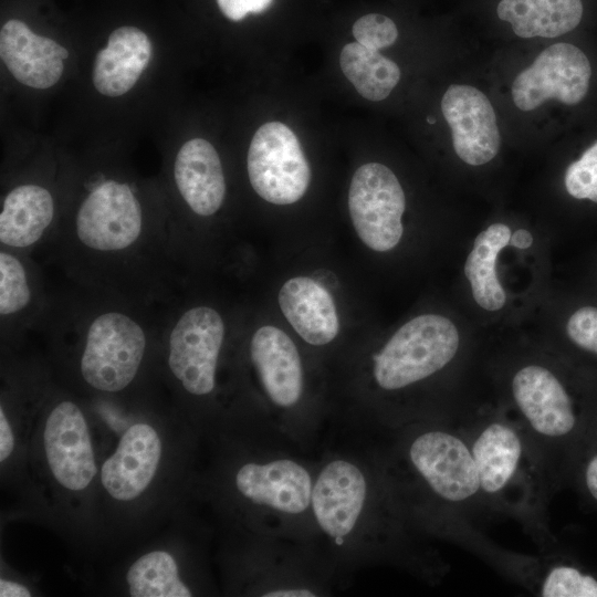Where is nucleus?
<instances>
[{
  "instance_id": "nucleus-17",
  "label": "nucleus",
  "mask_w": 597,
  "mask_h": 597,
  "mask_svg": "<svg viewBox=\"0 0 597 597\" xmlns=\"http://www.w3.org/2000/svg\"><path fill=\"white\" fill-rule=\"evenodd\" d=\"M250 354L270 400L281 408H291L303 392V368L293 341L280 328L260 327L251 339Z\"/></svg>"
},
{
  "instance_id": "nucleus-35",
  "label": "nucleus",
  "mask_w": 597,
  "mask_h": 597,
  "mask_svg": "<svg viewBox=\"0 0 597 597\" xmlns=\"http://www.w3.org/2000/svg\"><path fill=\"white\" fill-rule=\"evenodd\" d=\"M0 596L1 597H30V590L18 583L9 582L6 579L0 580Z\"/></svg>"
},
{
  "instance_id": "nucleus-4",
  "label": "nucleus",
  "mask_w": 597,
  "mask_h": 597,
  "mask_svg": "<svg viewBox=\"0 0 597 597\" xmlns=\"http://www.w3.org/2000/svg\"><path fill=\"white\" fill-rule=\"evenodd\" d=\"M146 350V334L129 315L109 311L90 324L81 374L94 389L117 392L136 377Z\"/></svg>"
},
{
  "instance_id": "nucleus-27",
  "label": "nucleus",
  "mask_w": 597,
  "mask_h": 597,
  "mask_svg": "<svg viewBox=\"0 0 597 597\" xmlns=\"http://www.w3.org/2000/svg\"><path fill=\"white\" fill-rule=\"evenodd\" d=\"M31 301V289L21 261L6 252L0 253V314L2 317L19 313Z\"/></svg>"
},
{
  "instance_id": "nucleus-30",
  "label": "nucleus",
  "mask_w": 597,
  "mask_h": 597,
  "mask_svg": "<svg viewBox=\"0 0 597 597\" xmlns=\"http://www.w3.org/2000/svg\"><path fill=\"white\" fill-rule=\"evenodd\" d=\"M565 329L576 347L597 356V306L585 305L575 310Z\"/></svg>"
},
{
  "instance_id": "nucleus-21",
  "label": "nucleus",
  "mask_w": 597,
  "mask_h": 597,
  "mask_svg": "<svg viewBox=\"0 0 597 597\" xmlns=\"http://www.w3.org/2000/svg\"><path fill=\"white\" fill-rule=\"evenodd\" d=\"M54 217V200L42 186L27 184L4 198L0 213V241L12 248L35 244Z\"/></svg>"
},
{
  "instance_id": "nucleus-7",
  "label": "nucleus",
  "mask_w": 597,
  "mask_h": 597,
  "mask_svg": "<svg viewBox=\"0 0 597 597\" xmlns=\"http://www.w3.org/2000/svg\"><path fill=\"white\" fill-rule=\"evenodd\" d=\"M511 392L521 426L535 442L557 443L578 428L575 402L562 380L548 368L531 364L511 380Z\"/></svg>"
},
{
  "instance_id": "nucleus-8",
  "label": "nucleus",
  "mask_w": 597,
  "mask_h": 597,
  "mask_svg": "<svg viewBox=\"0 0 597 597\" xmlns=\"http://www.w3.org/2000/svg\"><path fill=\"white\" fill-rule=\"evenodd\" d=\"M224 338V323L212 307L187 310L169 334L168 365L184 389L207 396L216 387V371Z\"/></svg>"
},
{
  "instance_id": "nucleus-31",
  "label": "nucleus",
  "mask_w": 597,
  "mask_h": 597,
  "mask_svg": "<svg viewBox=\"0 0 597 597\" xmlns=\"http://www.w3.org/2000/svg\"><path fill=\"white\" fill-rule=\"evenodd\" d=\"M222 14L231 21H240L248 14L265 11L273 0H216Z\"/></svg>"
},
{
  "instance_id": "nucleus-13",
  "label": "nucleus",
  "mask_w": 597,
  "mask_h": 597,
  "mask_svg": "<svg viewBox=\"0 0 597 597\" xmlns=\"http://www.w3.org/2000/svg\"><path fill=\"white\" fill-rule=\"evenodd\" d=\"M368 499V482L352 461L335 459L318 473L311 507L320 528L329 537L343 540L355 530Z\"/></svg>"
},
{
  "instance_id": "nucleus-11",
  "label": "nucleus",
  "mask_w": 597,
  "mask_h": 597,
  "mask_svg": "<svg viewBox=\"0 0 597 597\" xmlns=\"http://www.w3.org/2000/svg\"><path fill=\"white\" fill-rule=\"evenodd\" d=\"M44 451L52 475L71 491L84 490L97 473L90 431L72 401L57 404L46 418Z\"/></svg>"
},
{
  "instance_id": "nucleus-20",
  "label": "nucleus",
  "mask_w": 597,
  "mask_h": 597,
  "mask_svg": "<svg viewBox=\"0 0 597 597\" xmlns=\"http://www.w3.org/2000/svg\"><path fill=\"white\" fill-rule=\"evenodd\" d=\"M279 304L306 343L322 346L337 336L339 321L333 297L316 280L306 276L287 280L279 292Z\"/></svg>"
},
{
  "instance_id": "nucleus-3",
  "label": "nucleus",
  "mask_w": 597,
  "mask_h": 597,
  "mask_svg": "<svg viewBox=\"0 0 597 597\" xmlns=\"http://www.w3.org/2000/svg\"><path fill=\"white\" fill-rule=\"evenodd\" d=\"M407 455L413 471L439 500L467 506L480 496L476 465L462 431L431 428L409 442Z\"/></svg>"
},
{
  "instance_id": "nucleus-26",
  "label": "nucleus",
  "mask_w": 597,
  "mask_h": 597,
  "mask_svg": "<svg viewBox=\"0 0 597 597\" xmlns=\"http://www.w3.org/2000/svg\"><path fill=\"white\" fill-rule=\"evenodd\" d=\"M536 586L542 597H597V579L567 564L547 567Z\"/></svg>"
},
{
  "instance_id": "nucleus-28",
  "label": "nucleus",
  "mask_w": 597,
  "mask_h": 597,
  "mask_svg": "<svg viewBox=\"0 0 597 597\" xmlns=\"http://www.w3.org/2000/svg\"><path fill=\"white\" fill-rule=\"evenodd\" d=\"M564 182L573 198L597 203V142L567 167Z\"/></svg>"
},
{
  "instance_id": "nucleus-16",
  "label": "nucleus",
  "mask_w": 597,
  "mask_h": 597,
  "mask_svg": "<svg viewBox=\"0 0 597 597\" xmlns=\"http://www.w3.org/2000/svg\"><path fill=\"white\" fill-rule=\"evenodd\" d=\"M0 56L19 83L45 90L61 78L69 51L54 40L35 34L23 21L11 19L0 31Z\"/></svg>"
},
{
  "instance_id": "nucleus-23",
  "label": "nucleus",
  "mask_w": 597,
  "mask_h": 597,
  "mask_svg": "<svg viewBox=\"0 0 597 597\" xmlns=\"http://www.w3.org/2000/svg\"><path fill=\"white\" fill-rule=\"evenodd\" d=\"M510 240V228L503 223H493L476 235L465 260L464 274L470 282L473 298L490 312L501 310L506 301L496 276L495 262L498 254Z\"/></svg>"
},
{
  "instance_id": "nucleus-32",
  "label": "nucleus",
  "mask_w": 597,
  "mask_h": 597,
  "mask_svg": "<svg viewBox=\"0 0 597 597\" xmlns=\"http://www.w3.org/2000/svg\"><path fill=\"white\" fill-rule=\"evenodd\" d=\"M14 438L3 408H0V461L7 460L13 451Z\"/></svg>"
},
{
  "instance_id": "nucleus-18",
  "label": "nucleus",
  "mask_w": 597,
  "mask_h": 597,
  "mask_svg": "<svg viewBox=\"0 0 597 597\" xmlns=\"http://www.w3.org/2000/svg\"><path fill=\"white\" fill-rule=\"evenodd\" d=\"M176 186L197 214L216 213L226 196V180L219 155L203 138L186 142L177 153L174 165Z\"/></svg>"
},
{
  "instance_id": "nucleus-24",
  "label": "nucleus",
  "mask_w": 597,
  "mask_h": 597,
  "mask_svg": "<svg viewBox=\"0 0 597 597\" xmlns=\"http://www.w3.org/2000/svg\"><path fill=\"white\" fill-rule=\"evenodd\" d=\"M339 63L359 95L369 101L385 100L400 80L399 66L394 61L358 42L344 45Z\"/></svg>"
},
{
  "instance_id": "nucleus-14",
  "label": "nucleus",
  "mask_w": 597,
  "mask_h": 597,
  "mask_svg": "<svg viewBox=\"0 0 597 597\" xmlns=\"http://www.w3.org/2000/svg\"><path fill=\"white\" fill-rule=\"evenodd\" d=\"M234 482L243 498L276 512L296 515L311 506L312 476L305 467L291 459L244 463Z\"/></svg>"
},
{
  "instance_id": "nucleus-6",
  "label": "nucleus",
  "mask_w": 597,
  "mask_h": 597,
  "mask_svg": "<svg viewBox=\"0 0 597 597\" xmlns=\"http://www.w3.org/2000/svg\"><path fill=\"white\" fill-rule=\"evenodd\" d=\"M405 207L402 187L388 167L368 163L355 171L348 209L357 235L369 249L386 252L399 243Z\"/></svg>"
},
{
  "instance_id": "nucleus-34",
  "label": "nucleus",
  "mask_w": 597,
  "mask_h": 597,
  "mask_svg": "<svg viewBox=\"0 0 597 597\" xmlns=\"http://www.w3.org/2000/svg\"><path fill=\"white\" fill-rule=\"evenodd\" d=\"M263 597H314L316 593L305 587L272 588L262 594Z\"/></svg>"
},
{
  "instance_id": "nucleus-22",
  "label": "nucleus",
  "mask_w": 597,
  "mask_h": 597,
  "mask_svg": "<svg viewBox=\"0 0 597 597\" xmlns=\"http://www.w3.org/2000/svg\"><path fill=\"white\" fill-rule=\"evenodd\" d=\"M496 13L521 38H556L582 20V0H501Z\"/></svg>"
},
{
  "instance_id": "nucleus-33",
  "label": "nucleus",
  "mask_w": 597,
  "mask_h": 597,
  "mask_svg": "<svg viewBox=\"0 0 597 597\" xmlns=\"http://www.w3.org/2000/svg\"><path fill=\"white\" fill-rule=\"evenodd\" d=\"M585 489L590 498L597 502V452L586 461L583 472Z\"/></svg>"
},
{
  "instance_id": "nucleus-9",
  "label": "nucleus",
  "mask_w": 597,
  "mask_h": 597,
  "mask_svg": "<svg viewBox=\"0 0 597 597\" xmlns=\"http://www.w3.org/2000/svg\"><path fill=\"white\" fill-rule=\"evenodd\" d=\"M77 239L98 252H117L133 245L143 230V211L132 188L106 180L83 200L75 219Z\"/></svg>"
},
{
  "instance_id": "nucleus-1",
  "label": "nucleus",
  "mask_w": 597,
  "mask_h": 597,
  "mask_svg": "<svg viewBox=\"0 0 597 597\" xmlns=\"http://www.w3.org/2000/svg\"><path fill=\"white\" fill-rule=\"evenodd\" d=\"M462 432L476 465L481 500L534 512L542 496V467L521 423L495 418L472 422Z\"/></svg>"
},
{
  "instance_id": "nucleus-29",
  "label": "nucleus",
  "mask_w": 597,
  "mask_h": 597,
  "mask_svg": "<svg viewBox=\"0 0 597 597\" xmlns=\"http://www.w3.org/2000/svg\"><path fill=\"white\" fill-rule=\"evenodd\" d=\"M352 32L356 42L377 51L390 46L398 38L395 22L379 13H368L359 18L353 24Z\"/></svg>"
},
{
  "instance_id": "nucleus-10",
  "label": "nucleus",
  "mask_w": 597,
  "mask_h": 597,
  "mask_svg": "<svg viewBox=\"0 0 597 597\" xmlns=\"http://www.w3.org/2000/svg\"><path fill=\"white\" fill-rule=\"evenodd\" d=\"M590 75V63L580 49L555 43L515 77L512 98L524 112L537 108L549 98L576 105L587 94Z\"/></svg>"
},
{
  "instance_id": "nucleus-12",
  "label": "nucleus",
  "mask_w": 597,
  "mask_h": 597,
  "mask_svg": "<svg viewBox=\"0 0 597 597\" xmlns=\"http://www.w3.org/2000/svg\"><path fill=\"white\" fill-rule=\"evenodd\" d=\"M441 111L451 128L454 151L462 161L480 166L496 156L501 144L496 117L481 91L471 85H450L442 96Z\"/></svg>"
},
{
  "instance_id": "nucleus-25",
  "label": "nucleus",
  "mask_w": 597,
  "mask_h": 597,
  "mask_svg": "<svg viewBox=\"0 0 597 597\" xmlns=\"http://www.w3.org/2000/svg\"><path fill=\"white\" fill-rule=\"evenodd\" d=\"M133 597H189L191 590L179 577L172 555L165 551L149 552L129 567L126 575Z\"/></svg>"
},
{
  "instance_id": "nucleus-2",
  "label": "nucleus",
  "mask_w": 597,
  "mask_h": 597,
  "mask_svg": "<svg viewBox=\"0 0 597 597\" xmlns=\"http://www.w3.org/2000/svg\"><path fill=\"white\" fill-rule=\"evenodd\" d=\"M459 345L458 328L449 318L419 315L404 324L374 355L375 381L388 391L409 387L450 364Z\"/></svg>"
},
{
  "instance_id": "nucleus-36",
  "label": "nucleus",
  "mask_w": 597,
  "mask_h": 597,
  "mask_svg": "<svg viewBox=\"0 0 597 597\" xmlns=\"http://www.w3.org/2000/svg\"><path fill=\"white\" fill-rule=\"evenodd\" d=\"M512 244L517 249H527L532 242V234L525 229H519L511 234Z\"/></svg>"
},
{
  "instance_id": "nucleus-19",
  "label": "nucleus",
  "mask_w": 597,
  "mask_h": 597,
  "mask_svg": "<svg viewBox=\"0 0 597 597\" xmlns=\"http://www.w3.org/2000/svg\"><path fill=\"white\" fill-rule=\"evenodd\" d=\"M153 54L148 35L140 29L124 25L108 36L107 45L94 60L92 81L98 93L108 97L130 91L146 70Z\"/></svg>"
},
{
  "instance_id": "nucleus-15",
  "label": "nucleus",
  "mask_w": 597,
  "mask_h": 597,
  "mask_svg": "<svg viewBox=\"0 0 597 597\" xmlns=\"http://www.w3.org/2000/svg\"><path fill=\"white\" fill-rule=\"evenodd\" d=\"M163 452L158 432L138 422L122 436L115 452L103 463L101 482L115 500L138 498L153 481Z\"/></svg>"
},
{
  "instance_id": "nucleus-5",
  "label": "nucleus",
  "mask_w": 597,
  "mask_h": 597,
  "mask_svg": "<svg viewBox=\"0 0 597 597\" xmlns=\"http://www.w3.org/2000/svg\"><path fill=\"white\" fill-rule=\"evenodd\" d=\"M250 184L265 201L291 205L306 192L311 168L293 130L269 122L253 135L247 158Z\"/></svg>"
}]
</instances>
